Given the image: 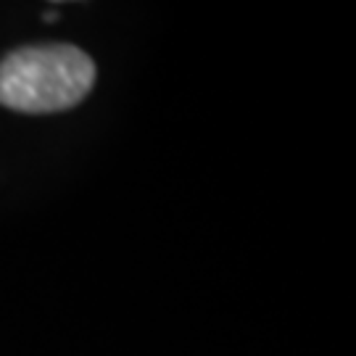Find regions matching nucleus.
<instances>
[{
  "label": "nucleus",
  "instance_id": "obj_1",
  "mask_svg": "<svg viewBox=\"0 0 356 356\" xmlns=\"http://www.w3.org/2000/svg\"><path fill=\"white\" fill-rule=\"evenodd\" d=\"M95 64L66 42L29 45L0 61V106L19 114H58L88 98Z\"/></svg>",
  "mask_w": 356,
  "mask_h": 356
},
{
  "label": "nucleus",
  "instance_id": "obj_2",
  "mask_svg": "<svg viewBox=\"0 0 356 356\" xmlns=\"http://www.w3.org/2000/svg\"><path fill=\"white\" fill-rule=\"evenodd\" d=\"M42 19H45V22H56V19H58V13H45Z\"/></svg>",
  "mask_w": 356,
  "mask_h": 356
}]
</instances>
